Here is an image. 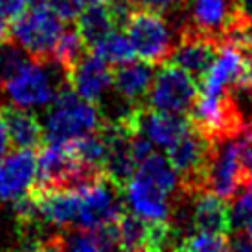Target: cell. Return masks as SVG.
Wrapping results in <instances>:
<instances>
[{"instance_id":"6da1fadb","label":"cell","mask_w":252,"mask_h":252,"mask_svg":"<svg viewBox=\"0 0 252 252\" xmlns=\"http://www.w3.org/2000/svg\"><path fill=\"white\" fill-rule=\"evenodd\" d=\"M64 85H68L66 72L57 63L52 59H30L13 76L0 83V92L4 94L7 105L32 111L48 107Z\"/></svg>"},{"instance_id":"7a4b0ae2","label":"cell","mask_w":252,"mask_h":252,"mask_svg":"<svg viewBox=\"0 0 252 252\" xmlns=\"http://www.w3.org/2000/svg\"><path fill=\"white\" fill-rule=\"evenodd\" d=\"M46 109L42 129L46 142L52 144H72L101 126L98 107L77 96L68 85H64Z\"/></svg>"},{"instance_id":"3957f363","label":"cell","mask_w":252,"mask_h":252,"mask_svg":"<svg viewBox=\"0 0 252 252\" xmlns=\"http://www.w3.org/2000/svg\"><path fill=\"white\" fill-rule=\"evenodd\" d=\"M122 28L126 30L134 56L155 66L168 61L179 41L173 24L164 15L146 7H134Z\"/></svg>"},{"instance_id":"277c9868","label":"cell","mask_w":252,"mask_h":252,"mask_svg":"<svg viewBox=\"0 0 252 252\" xmlns=\"http://www.w3.org/2000/svg\"><path fill=\"white\" fill-rule=\"evenodd\" d=\"M61 32L63 21L46 4L24 9L7 26V37L37 61L52 59V50Z\"/></svg>"},{"instance_id":"5b68a950","label":"cell","mask_w":252,"mask_h":252,"mask_svg":"<svg viewBox=\"0 0 252 252\" xmlns=\"http://www.w3.org/2000/svg\"><path fill=\"white\" fill-rule=\"evenodd\" d=\"M197 96L199 85L195 79L188 72L168 63L164 68L155 72L153 83L149 87L144 105L158 112L188 116Z\"/></svg>"},{"instance_id":"8992f818","label":"cell","mask_w":252,"mask_h":252,"mask_svg":"<svg viewBox=\"0 0 252 252\" xmlns=\"http://www.w3.org/2000/svg\"><path fill=\"white\" fill-rule=\"evenodd\" d=\"M184 28L219 44H223L230 30L247 19L241 0H184Z\"/></svg>"},{"instance_id":"52a82bcc","label":"cell","mask_w":252,"mask_h":252,"mask_svg":"<svg viewBox=\"0 0 252 252\" xmlns=\"http://www.w3.org/2000/svg\"><path fill=\"white\" fill-rule=\"evenodd\" d=\"M204 189L223 201H232L245 186L239 171L238 134L210 140V153L204 166Z\"/></svg>"},{"instance_id":"ba28073f","label":"cell","mask_w":252,"mask_h":252,"mask_svg":"<svg viewBox=\"0 0 252 252\" xmlns=\"http://www.w3.org/2000/svg\"><path fill=\"white\" fill-rule=\"evenodd\" d=\"M79 191V212L76 226L94 228L114 223L122 212H126V201L122 186L112 182L109 177L99 179Z\"/></svg>"},{"instance_id":"9c48e42d","label":"cell","mask_w":252,"mask_h":252,"mask_svg":"<svg viewBox=\"0 0 252 252\" xmlns=\"http://www.w3.org/2000/svg\"><path fill=\"white\" fill-rule=\"evenodd\" d=\"M171 166L181 175V184L186 191H201L204 189V166L210 153V140L199 133L195 127L182 134L173 146L166 149Z\"/></svg>"},{"instance_id":"30bf717a","label":"cell","mask_w":252,"mask_h":252,"mask_svg":"<svg viewBox=\"0 0 252 252\" xmlns=\"http://www.w3.org/2000/svg\"><path fill=\"white\" fill-rule=\"evenodd\" d=\"M131 131L146 136L153 146L169 149L182 134L189 129V118L186 114H169L153 111L146 105H138L127 120Z\"/></svg>"},{"instance_id":"8fae6325","label":"cell","mask_w":252,"mask_h":252,"mask_svg":"<svg viewBox=\"0 0 252 252\" xmlns=\"http://www.w3.org/2000/svg\"><path fill=\"white\" fill-rule=\"evenodd\" d=\"M37 155L33 149L7 151L0 158V203H15L33 188Z\"/></svg>"},{"instance_id":"7c38bea8","label":"cell","mask_w":252,"mask_h":252,"mask_svg":"<svg viewBox=\"0 0 252 252\" xmlns=\"http://www.w3.org/2000/svg\"><path fill=\"white\" fill-rule=\"evenodd\" d=\"M122 191H124V201L133 210V214L151 223L169 219L173 197L158 188L155 182L142 177L140 173L134 171V175L126 182Z\"/></svg>"},{"instance_id":"4fadbf2b","label":"cell","mask_w":252,"mask_h":252,"mask_svg":"<svg viewBox=\"0 0 252 252\" xmlns=\"http://www.w3.org/2000/svg\"><path fill=\"white\" fill-rule=\"evenodd\" d=\"M219 46H221L219 42L184 28L181 30L179 41L166 63L175 64L184 72H188L195 81H201L214 63Z\"/></svg>"},{"instance_id":"5bb4252c","label":"cell","mask_w":252,"mask_h":252,"mask_svg":"<svg viewBox=\"0 0 252 252\" xmlns=\"http://www.w3.org/2000/svg\"><path fill=\"white\" fill-rule=\"evenodd\" d=\"M66 79L77 96L98 105L112 89V66L96 54H85L68 72Z\"/></svg>"},{"instance_id":"9a60e30c","label":"cell","mask_w":252,"mask_h":252,"mask_svg":"<svg viewBox=\"0 0 252 252\" xmlns=\"http://www.w3.org/2000/svg\"><path fill=\"white\" fill-rule=\"evenodd\" d=\"M155 77V64L146 61H127L112 66V87L114 92L133 105H144L149 87Z\"/></svg>"},{"instance_id":"2e32d148","label":"cell","mask_w":252,"mask_h":252,"mask_svg":"<svg viewBox=\"0 0 252 252\" xmlns=\"http://www.w3.org/2000/svg\"><path fill=\"white\" fill-rule=\"evenodd\" d=\"M9 134V144L17 149H37L44 140V129L37 114L15 105L0 107Z\"/></svg>"},{"instance_id":"e0dca14e","label":"cell","mask_w":252,"mask_h":252,"mask_svg":"<svg viewBox=\"0 0 252 252\" xmlns=\"http://www.w3.org/2000/svg\"><path fill=\"white\" fill-rule=\"evenodd\" d=\"M193 206V232H214V234H228L230 232V216L226 201L214 195L206 189L193 191L191 195Z\"/></svg>"},{"instance_id":"ac0fdd59","label":"cell","mask_w":252,"mask_h":252,"mask_svg":"<svg viewBox=\"0 0 252 252\" xmlns=\"http://www.w3.org/2000/svg\"><path fill=\"white\" fill-rule=\"evenodd\" d=\"M76 28L83 39L85 46L92 48L98 44L107 33L116 30V22L112 19V13L109 6L103 4H91L89 7H83V11L76 19Z\"/></svg>"},{"instance_id":"d6986e66","label":"cell","mask_w":252,"mask_h":252,"mask_svg":"<svg viewBox=\"0 0 252 252\" xmlns=\"http://www.w3.org/2000/svg\"><path fill=\"white\" fill-rule=\"evenodd\" d=\"M118 249L124 251H149V238H151V221L136 214L122 212L114 221Z\"/></svg>"},{"instance_id":"ffe728a7","label":"cell","mask_w":252,"mask_h":252,"mask_svg":"<svg viewBox=\"0 0 252 252\" xmlns=\"http://www.w3.org/2000/svg\"><path fill=\"white\" fill-rule=\"evenodd\" d=\"M136 173H140L142 177H146L151 182H155L158 188H162L171 197H175L182 188L181 175L171 166L169 158L160 153H155V151L151 155H147L146 158L138 164Z\"/></svg>"},{"instance_id":"44dd1931","label":"cell","mask_w":252,"mask_h":252,"mask_svg":"<svg viewBox=\"0 0 252 252\" xmlns=\"http://www.w3.org/2000/svg\"><path fill=\"white\" fill-rule=\"evenodd\" d=\"M226 111L230 116L236 131H247L252 129V83L247 79H241L234 83L226 91L224 96Z\"/></svg>"},{"instance_id":"7402d4cb","label":"cell","mask_w":252,"mask_h":252,"mask_svg":"<svg viewBox=\"0 0 252 252\" xmlns=\"http://www.w3.org/2000/svg\"><path fill=\"white\" fill-rule=\"evenodd\" d=\"M85 42L77 32L76 24L68 22V26H63V32L57 39L56 46L52 50V61L57 63L68 76V72L74 68V64L87 54Z\"/></svg>"},{"instance_id":"603a6c76","label":"cell","mask_w":252,"mask_h":252,"mask_svg":"<svg viewBox=\"0 0 252 252\" xmlns=\"http://www.w3.org/2000/svg\"><path fill=\"white\" fill-rule=\"evenodd\" d=\"M92 52L103 59L111 66H118L122 63H127L134 57V52L131 48V42L127 39L126 33H120L118 28L107 33L98 44L92 46Z\"/></svg>"},{"instance_id":"cb8c5ba5","label":"cell","mask_w":252,"mask_h":252,"mask_svg":"<svg viewBox=\"0 0 252 252\" xmlns=\"http://www.w3.org/2000/svg\"><path fill=\"white\" fill-rule=\"evenodd\" d=\"M179 249L181 251H195V252L228 251V234H214V232L195 230L182 239Z\"/></svg>"},{"instance_id":"d4e9b609","label":"cell","mask_w":252,"mask_h":252,"mask_svg":"<svg viewBox=\"0 0 252 252\" xmlns=\"http://www.w3.org/2000/svg\"><path fill=\"white\" fill-rule=\"evenodd\" d=\"M30 59L32 57L9 37L2 39L0 41V83L13 76L21 66L28 63Z\"/></svg>"},{"instance_id":"484cf974","label":"cell","mask_w":252,"mask_h":252,"mask_svg":"<svg viewBox=\"0 0 252 252\" xmlns=\"http://www.w3.org/2000/svg\"><path fill=\"white\" fill-rule=\"evenodd\" d=\"M136 7H146L151 11L164 15L177 33H181V30L186 26V13H184V0H134Z\"/></svg>"},{"instance_id":"4316f807","label":"cell","mask_w":252,"mask_h":252,"mask_svg":"<svg viewBox=\"0 0 252 252\" xmlns=\"http://www.w3.org/2000/svg\"><path fill=\"white\" fill-rule=\"evenodd\" d=\"M234 203L228 208L230 216V232L243 230L247 224L252 221V181L245 184V191H239L238 197L232 199Z\"/></svg>"},{"instance_id":"83f0119b","label":"cell","mask_w":252,"mask_h":252,"mask_svg":"<svg viewBox=\"0 0 252 252\" xmlns=\"http://www.w3.org/2000/svg\"><path fill=\"white\" fill-rule=\"evenodd\" d=\"M238 160L243 184L252 181V129L238 134Z\"/></svg>"},{"instance_id":"f1b7e54d","label":"cell","mask_w":252,"mask_h":252,"mask_svg":"<svg viewBox=\"0 0 252 252\" xmlns=\"http://www.w3.org/2000/svg\"><path fill=\"white\" fill-rule=\"evenodd\" d=\"M46 6L63 22H76L83 11L85 0H46Z\"/></svg>"},{"instance_id":"f546056e","label":"cell","mask_w":252,"mask_h":252,"mask_svg":"<svg viewBox=\"0 0 252 252\" xmlns=\"http://www.w3.org/2000/svg\"><path fill=\"white\" fill-rule=\"evenodd\" d=\"M26 9V0H0V15L4 19H15Z\"/></svg>"},{"instance_id":"4dcf8cb0","label":"cell","mask_w":252,"mask_h":252,"mask_svg":"<svg viewBox=\"0 0 252 252\" xmlns=\"http://www.w3.org/2000/svg\"><path fill=\"white\" fill-rule=\"evenodd\" d=\"M9 134H7V127L6 122H4V114H2V109H0V158L9 151Z\"/></svg>"},{"instance_id":"1f68e13d","label":"cell","mask_w":252,"mask_h":252,"mask_svg":"<svg viewBox=\"0 0 252 252\" xmlns=\"http://www.w3.org/2000/svg\"><path fill=\"white\" fill-rule=\"evenodd\" d=\"M245 79L252 83V50L245 54Z\"/></svg>"},{"instance_id":"d6a6232c","label":"cell","mask_w":252,"mask_h":252,"mask_svg":"<svg viewBox=\"0 0 252 252\" xmlns=\"http://www.w3.org/2000/svg\"><path fill=\"white\" fill-rule=\"evenodd\" d=\"M89 4H103V6H112V4H118V2H127V0H85ZM134 2V0H133Z\"/></svg>"},{"instance_id":"836d02e7","label":"cell","mask_w":252,"mask_h":252,"mask_svg":"<svg viewBox=\"0 0 252 252\" xmlns=\"http://www.w3.org/2000/svg\"><path fill=\"white\" fill-rule=\"evenodd\" d=\"M243 232H245L247 239H249V245H251V251H252V221L243 228Z\"/></svg>"},{"instance_id":"e575fe53","label":"cell","mask_w":252,"mask_h":252,"mask_svg":"<svg viewBox=\"0 0 252 252\" xmlns=\"http://www.w3.org/2000/svg\"><path fill=\"white\" fill-rule=\"evenodd\" d=\"M241 7L247 15L252 13V0H241Z\"/></svg>"},{"instance_id":"d590c367","label":"cell","mask_w":252,"mask_h":252,"mask_svg":"<svg viewBox=\"0 0 252 252\" xmlns=\"http://www.w3.org/2000/svg\"><path fill=\"white\" fill-rule=\"evenodd\" d=\"M26 4H32V6H39V4H46V0H26Z\"/></svg>"},{"instance_id":"8d00e7d4","label":"cell","mask_w":252,"mask_h":252,"mask_svg":"<svg viewBox=\"0 0 252 252\" xmlns=\"http://www.w3.org/2000/svg\"><path fill=\"white\" fill-rule=\"evenodd\" d=\"M247 17H249V28H251V32H252V13H249Z\"/></svg>"}]
</instances>
